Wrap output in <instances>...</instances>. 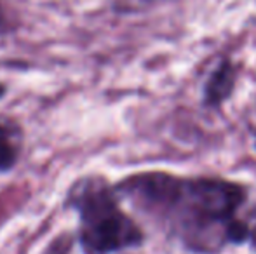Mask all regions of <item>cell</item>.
Returning <instances> with one entry per match:
<instances>
[{
  "mask_svg": "<svg viewBox=\"0 0 256 254\" xmlns=\"http://www.w3.org/2000/svg\"><path fill=\"white\" fill-rule=\"evenodd\" d=\"M237 80V68L230 59H223L211 71L208 82L204 84L202 98L208 106H220L230 98Z\"/></svg>",
  "mask_w": 256,
  "mask_h": 254,
  "instance_id": "277c9868",
  "label": "cell"
},
{
  "mask_svg": "<svg viewBox=\"0 0 256 254\" xmlns=\"http://www.w3.org/2000/svg\"><path fill=\"white\" fill-rule=\"evenodd\" d=\"M14 21L10 19L9 12L6 10V7H4L2 0H0V37H4V35H9L10 31H14Z\"/></svg>",
  "mask_w": 256,
  "mask_h": 254,
  "instance_id": "5b68a950",
  "label": "cell"
},
{
  "mask_svg": "<svg viewBox=\"0 0 256 254\" xmlns=\"http://www.w3.org/2000/svg\"><path fill=\"white\" fill-rule=\"evenodd\" d=\"M66 204L80 218L84 254H112L140 246L143 234L118 207L115 190L100 176L80 178L72 185Z\"/></svg>",
  "mask_w": 256,
  "mask_h": 254,
  "instance_id": "7a4b0ae2",
  "label": "cell"
},
{
  "mask_svg": "<svg viewBox=\"0 0 256 254\" xmlns=\"http://www.w3.org/2000/svg\"><path fill=\"white\" fill-rule=\"evenodd\" d=\"M70 237H60L58 241H54V244L51 246V248L48 249V253L46 254H66L68 253V249H70Z\"/></svg>",
  "mask_w": 256,
  "mask_h": 254,
  "instance_id": "8992f818",
  "label": "cell"
},
{
  "mask_svg": "<svg viewBox=\"0 0 256 254\" xmlns=\"http://www.w3.org/2000/svg\"><path fill=\"white\" fill-rule=\"evenodd\" d=\"M117 190L148 216L176 220L190 241H202L212 228L228 230L246 200L240 185L211 178L183 180L168 173H140L126 178Z\"/></svg>",
  "mask_w": 256,
  "mask_h": 254,
  "instance_id": "6da1fadb",
  "label": "cell"
},
{
  "mask_svg": "<svg viewBox=\"0 0 256 254\" xmlns=\"http://www.w3.org/2000/svg\"><path fill=\"white\" fill-rule=\"evenodd\" d=\"M23 139V129L20 122L0 113V174L10 173L20 162Z\"/></svg>",
  "mask_w": 256,
  "mask_h": 254,
  "instance_id": "3957f363",
  "label": "cell"
}]
</instances>
